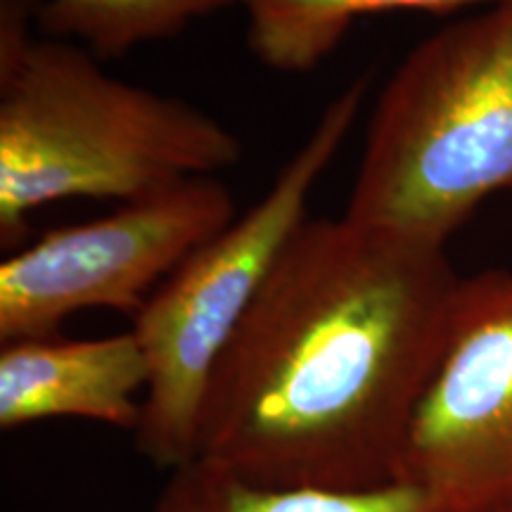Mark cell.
Instances as JSON below:
<instances>
[{
    "label": "cell",
    "mask_w": 512,
    "mask_h": 512,
    "mask_svg": "<svg viewBox=\"0 0 512 512\" xmlns=\"http://www.w3.org/2000/svg\"><path fill=\"white\" fill-rule=\"evenodd\" d=\"M460 278L448 247L306 219L209 377L195 458L268 486L396 482Z\"/></svg>",
    "instance_id": "cell-1"
},
{
    "label": "cell",
    "mask_w": 512,
    "mask_h": 512,
    "mask_svg": "<svg viewBox=\"0 0 512 512\" xmlns=\"http://www.w3.org/2000/svg\"><path fill=\"white\" fill-rule=\"evenodd\" d=\"M240 159V138L219 119L107 74L76 43L34 38L0 57V245L12 252L46 204H124Z\"/></svg>",
    "instance_id": "cell-2"
},
{
    "label": "cell",
    "mask_w": 512,
    "mask_h": 512,
    "mask_svg": "<svg viewBox=\"0 0 512 512\" xmlns=\"http://www.w3.org/2000/svg\"><path fill=\"white\" fill-rule=\"evenodd\" d=\"M501 192L512 195V0L403 57L375 102L344 216L448 247Z\"/></svg>",
    "instance_id": "cell-3"
},
{
    "label": "cell",
    "mask_w": 512,
    "mask_h": 512,
    "mask_svg": "<svg viewBox=\"0 0 512 512\" xmlns=\"http://www.w3.org/2000/svg\"><path fill=\"white\" fill-rule=\"evenodd\" d=\"M366 95V79L337 93L266 195L197 247L133 318L150 363L133 434L138 453L152 465L171 472L195 460L209 377L285 247L309 219L313 190L342 150Z\"/></svg>",
    "instance_id": "cell-4"
},
{
    "label": "cell",
    "mask_w": 512,
    "mask_h": 512,
    "mask_svg": "<svg viewBox=\"0 0 512 512\" xmlns=\"http://www.w3.org/2000/svg\"><path fill=\"white\" fill-rule=\"evenodd\" d=\"M230 190L197 176L64 226L0 264V344L55 337L86 309L136 318L152 292L235 219Z\"/></svg>",
    "instance_id": "cell-5"
},
{
    "label": "cell",
    "mask_w": 512,
    "mask_h": 512,
    "mask_svg": "<svg viewBox=\"0 0 512 512\" xmlns=\"http://www.w3.org/2000/svg\"><path fill=\"white\" fill-rule=\"evenodd\" d=\"M448 512H512V271L463 275L401 475Z\"/></svg>",
    "instance_id": "cell-6"
},
{
    "label": "cell",
    "mask_w": 512,
    "mask_h": 512,
    "mask_svg": "<svg viewBox=\"0 0 512 512\" xmlns=\"http://www.w3.org/2000/svg\"><path fill=\"white\" fill-rule=\"evenodd\" d=\"M147 382L150 363L133 330L98 339H17L0 349V430L79 418L136 432Z\"/></svg>",
    "instance_id": "cell-7"
},
{
    "label": "cell",
    "mask_w": 512,
    "mask_h": 512,
    "mask_svg": "<svg viewBox=\"0 0 512 512\" xmlns=\"http://www.w3.org/2000/svg\"><path fill=\"white\" fill-rule=\"evenodd\" d=\"M152 512H448L411 482L373 489L268 486L195 458L169 472Z\"/></svg>",
    "instance_id": "cell-8"
},
{
    "label": "cell",
    "mask_w": 512,
    "mask_h": 512,
    "mask_svg": "<svg viewBox=\"0 0 512 512\" xmlns=\"http://www.w3.org/2000/svg\"><path fill=\"white\" fill-rule=\"evenodd\" d=\"M496 0H242L247 43L278 74H309L335 53L358 17L375 12H453Z\"/></svg>",
    "instance_id": "cell-9"
},
{
    "label": "cell",
    "mask_w": 512,
    "mask_h": 512,
    "mask_svg": "<svg viewBox=\"0 0 512 512\" xmlns=\"http://www.w3.org/2000/svg\"><path fill=\"white\" fill-rule=\"evenodd\" d=\"M233 3L242 0H46L38 27L48 38L79 41L100 60L181 34L195 19Z\"/></svg>",
    "instance_id": "cell-10"
}]
</instances>
